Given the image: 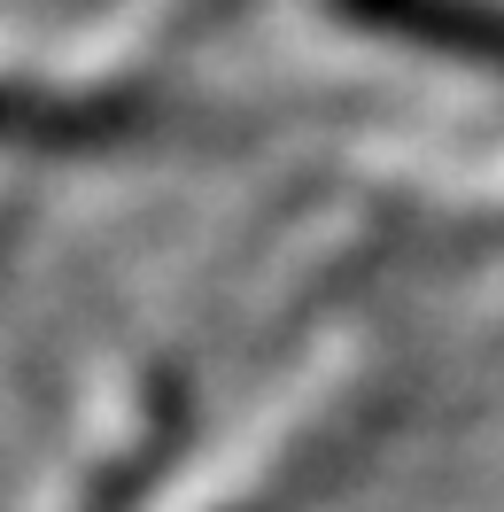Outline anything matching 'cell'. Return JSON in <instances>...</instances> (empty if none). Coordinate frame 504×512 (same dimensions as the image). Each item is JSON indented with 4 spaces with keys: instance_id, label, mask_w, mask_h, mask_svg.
Wrapping results in <instances>:
<instances>
[{
    "instance_id": "6da1fadb",
    "label": "cell",
    "mask_w": 504,
    "mask_h": 512,
    "mask_svg": "<svg viewBox=\"0 0 504 512\" xmlns=\"http://www.w3.org/2000/svg\"><path fill=\"white\" fill-rule=\"evenodd\" d=\"M349 8L388 39L504 70V0H349Z\"/></svg>"
}]
</instances>
